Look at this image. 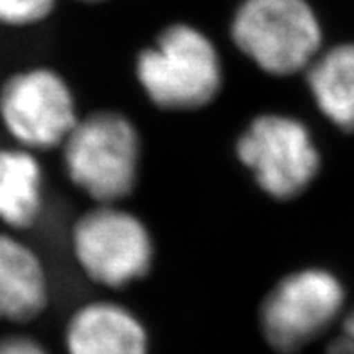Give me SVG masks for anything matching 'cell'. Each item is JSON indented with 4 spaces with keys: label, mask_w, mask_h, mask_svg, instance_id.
Returning a JSON list of instances; mask_svg holds the SVG:
<instances>
[{
    "label": "cell",
    "mask_w": 354,
    "mask_h": 354,
    "mask_svg": "<svg viewBox=\"0 0 354 354\" xmlns=\"http://www.w3.org/2000/svg\"><path fill=\"white\" fill-rule=\"evenodd\" d=\"M135 77L146 97L166 112L202 110L223 88L220 50L202 29L169 24L135 59Z\"/></svg>",
    "instance_id": "cell-1"
},
{
    "label": "cell",
    "mask_w": 354,
    "mask_h": 354,
    "mask_svg": "<svg viewBox=\"0 0 354 354\" xmlns=\"http://www.w3.org/2000/svg\"><path fill=\"white\" fill-rule=\"evenodd\" d=\"M62 151L71 182L95 203H119L137 187L142 142L124 113L97 110L80 117Z\"/></svg>",
    "instance_id": "cell-2"
},
{
    "label": "cell",
    "mask_w": 354,
    "mask_h": 354,
    "mask_svg": "<svg viewBox=\"0 0 354 354\" xmlns=\"http://www.w3.org/2000/svg\"><path fill=\"white\" fill-rule=\"evenodd\" d=\"M236 49L275 77L306 72L322 50L320 18L308 0H241L230 20Z\"/></svg>",
    "instance_id": "cell-3"
},
{
    "label": "cell",
    "mask_w": 354,
    "mask_h": 354,
    "mask_svg": "<svg viewBox=\"0 0 354 354\" xmlns=\"http://www.w3.org/2000/svg\"><path fill=\"white\" fill-rule=\"evenodd\" d=\"M236 157L257 187L277 202L306 193L322 167V157L306 122L288 113L256 115L236 140Z\"/></svg>",
    "instance_id": "cell-4"
},
{
    "label": "cell",
    "mask_w": 354,
    "mask_h": 354,
    "mask_svg": "<svg viewBox=\"0 0 354 354\" xmlns=\"http://www.w3.org/2000/svg\"><path fill=\"white\" fill-rule=\"evenodd\" d=\"M346 288L326 268H299L270 288L259 306V328L279 354H297L342 315Z\"/></svg>",
    "instance_id": "cell-5"
},
{
    "label": "cell",
    "mask_w": 354,
    "mask_h": 354,
    "mask_svg": "<svg viewBox=\"0 0 354 354\" xmlns=\"http://www.w3.org/2000/svg\"><path fill=\"white\" fill-rule=\"evenodd\" d=\"M71 239L80 268L99 286L124 288L153 268L151 232L139 216L117 203H97L81 214Z\"/></svg>",
    "instance_id": "cell-6"
},
{
    "label": "cell",
    "mask_w": 354,
    "mask_h": 354,
    "mask_svg": "<svg viewBox=\"0 0 354 354\" xmlns=\"http://www.w3.org/2000/svg\"><path fill=\"white\" fill-rule=\"evenodd\" d=\"M77 121L72 88L53 68L15 72L0 86V122L20 148H62Z\"/></svg>",
    "instance_id": "cell-7"
},
{
    "label": "cell",
    "mask_w": 354,
    "mask_h": 354,
    "mask_svg": "<svg viewBox=\"0 0 354 354\" xmlns=\"http://www.w3.org/2000/svg\"><path fill=\"white\" fill-rule=\"evenodd\" d=\"M68 354H148V331L139 317L110 301L83 304L65 329Z\"/></svg>",
    "instance_id": "cell-8"
},
{
    "label": "cell",
    "mask_w": 354,
    "mask_h": 354,
    "mask_svg": "<svg viewBox=\"0 0 354 354\" xmlns=\"http://www.w3.org/2000/svg\"><path fill=\"white\" fill-rule=\"evenodd\" d=\"M49 304L44 261L22 239L0 232V320L29 322Z\"/></svg>",
    "instance_id": "cell-9"
},
{
    "label": "cell",
    "mask_w": 354,
    "mask_h": 354,
    "mask_svg": "<svg viewBox=\"0 0 354 354\" xmlns=\"http://www.w3.org/2000/svg\"><path fill=\"white\" fill-rule=\"evenodd\" d=\"M44 167L35 151L0 148V221L13 230L31 229L44 212Z\"/></svg>",
    "instance_id": "cell-10"
},
{
    "label": "cell",
    "mask_w": 354,
    "mask_h": 354,
    "mask_svg": "<svg viewBox=\"0 0 354 354\" xmlns=\"http://www.w3.org/2000/svg\"><path fill=\"white\" fill-rule=\"evenodd\" d=\"M313 103L342 131H354V41L333 45L306 68Z\"/></svg>",
    "instance_id": "cell-11"
},
{
    "label": "cell",
    "mask_w": 354,
    "mask_h": 354,
    "mask_svg": "<svg viewBox=\"0 0 354 354\" xmlns=\"http://www.w3.org/2000/svg\"><path fill=\"white\" fill-rule=\"evenodd\" d=\"M56 0H0V24L29 27L44 22L54 11Z\"/></svg>",
    "instance_id": "cell-12"
},
{
    "label": "cell",
    "mask_w": 354,
    "mask_h": 354,
    "mask_svg": "<svg viewBox=\"0 0 354 354\" xmlns=\"http://www.w3.org/2000/svg\"><path fill=\"white\" fill-rule=\"evenodd\" d=\"M328 354H354V310L342 322L340 331L329 344Z\"/></svg>",
    "instance_id": "cell-13"
},
{
    "label": "cell",
    "mask_w": 354,
    "mask_h": 354,
    "mask_svg": "<svg viewBox=\"0 0 354 354\" xmlns=\"http://www.w3.org/2000/svg\"><path fill=\"white\" fill-rule=\"evenodd\" d=\"M0 354H49L44 346L27 337H8L0 340Z\"/></svg>",
    "instance_id": "cell-14"
},
{
    "label": "cell",
    "mask_w": 354,
    "mask_h": 354,
    "mask_svg": "<svg viewBox=\"0 0 354 354\" xmlns=\"http://www.w3.org/2000/svg\"><path fill=\"white\" fill-rule=\"evenodd\" d=\"M80 2H85V4H99V2H104V0H80Z\"/></svg>",
    "instance_id": "cell-15"
}]
</instances>
